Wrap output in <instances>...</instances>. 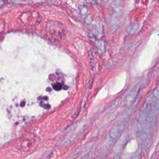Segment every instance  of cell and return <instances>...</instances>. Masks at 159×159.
<instances>
[{
	"instance_id": "obj_5",
	"label": "cell",
	"mask_w": 159,
	"mask_h": 159,
	"mask_svg": "<svg viewBox=\"0 0 159 159\" xmlns=\"http://www.w3.org/2000/svg\"><path fill=\"white\" fill-rule=\"evenodd\" d=\"M53 88L55 90L59 91V90H60V89L62 88V85H61V83H55V84L53 85Z\"/></svg>"
},
{
	"instance_id": "obj_7",
	"label": "cell",
	"mask_w": 159,
	"mask_h": 159,
	"mask_svg": "<svg viewBox=\"0 0 159 159\" xmlns=\"http://www.w3.org/2000/svg\"><path fill=\"white\" fill-rule=\"evenodd\" d=\"M80 109H79L78 110V112L76 111V112H75V114L73 115V116H72V118H73V119H75V118H76V117L78 116V114L80 113Z\"/></svg>"
},
{
	"instance_id": "obj_2",
	"label": "cell",
	"mask_w": 159,
	"mask_h": 159,
	"mask_svg": "<svg viewBox=\"0 0 159 159\" xmlns=\"http://www.w3.org/2000/svg\"><path fill=\"white\" fill-rule=\"evenodd\" d=\"M20 19L25 24L35 25L39 24L42 20L40 14L37 12H26L21 14Z\"/></svg>"
},
{
	"instance_id": "obj_6",
	"label": "cell",
	"mask_w": 159,
	"mask_h": 159,
	"mask_svg": "<svg viewBox=\"0 0 159 159\" xmlns=\"http://www.w3.org/2000/svg\"><path fill=\"white\" fill-rule=\"evenodd\" d=\"M92 83H93V78L91 77V78L89 79V81H88V89H90V88H91Z\"/></svg>"
},
{
	"instance_id": "obj_1",
	"label": "cell",
	"mask_w": 159,
	"mask_h": 159,
	"mask_svg": "<svg viewBox=\"0 0 159 159\" xmlns=\"http://www.w3.org/2000/svg\"><path fill=\"white\" fill-rule=\"evenodd\" d=\"M47 31L55 39L61 40L65 35V30L63 24L58 22L48 21L46 25Z\"/></svg>"
},
{
	"instance_id": "obj_3",
	"label": "cell",
	"mask_w": 159,
	"mask_h": 159,
	"mask_svg": "<svg viewBox=\"0 0 159 159\" xmlns=\"http://www.w3.org/2000/svg\"><path fill=\"white\" fill-rule=\"evenodd\" d=\"M88 60H89V63L90 67L91 69H93V68L94 66V61H93V53H91V51H89V52H88Z\"/></svg>"
},
{
	"instance_id": "obj_4",
	"label": "cell",
	"mask_w": 159,
	"mask_h": 159,
	"mask_svg": "<svg viewBox=\"0 0 159 159\" xmlns=\"http://www.w3.org/2000/svg\"><path fill=\"white\" fill-rule=\"evenodd\" d=\"M5 28V21L4 19H0V34H1Z\"/></svg>"
}]
</instances>
